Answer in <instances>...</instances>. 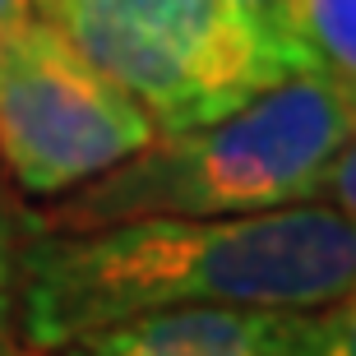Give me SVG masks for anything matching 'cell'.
<instances>
[{"label": "cell", "mask_w": 356, "mask_h": 356, "mask_svg": "<svg viewBox=\"0 0 356 356\" xmlns=\"http://www.w3.org/2000/svg\"><path fill=\"white\" fill-rule=\"evenodd\" d=\"M315 204H329V209L347 213L356 222V106H352V125H347L343 144H338L333 162L324 167V176H319Z\"/></svg>", "instance_id": "8"}, {"label": "cell", "mask_w": 356, "mask_h": 356, "mask_svg": "<svg viewBox=\"0 0 356 356\" xmlns=\"http://www.w3.org/2000/svg\"><path fill=\"white\" fill-rule=\"evenodd\" d=\"M352 106V88L324 70H301L209 125L158 134L38 222L42 232H83L130 218H236L315 204Z\"/></svg>", "instance_id": "2"}, {"label": "cell", "mask_w": 356, "mask_h": 356, "mask_svg": "<svg viewBox=\"0 0 356 356\" xmlns=\"http://www.w3.org/2000/svg\"><path fill=\"white\" fill-rule=\"evenodd\" d=\"M158 139L125 88L33 14L0 33V176L28 199H65Z\"/></svg>", "instance_id": "4"}, {"label": "cell", "mask_w": 356, "mask_h": 356, "mask_svg": "<svg viewBox=\"0 0 356 356\" xmlns=\"http://www.w3.org/2000/svg\"><path fill=\"white\" fill-rule=\"evenodd\" d=\"M42 222L0 185V356H28L19 343V282H24V254Z\"/></svg>", "instance_id": "7"}, {"label": "cell", "mask_w": 356, "mask_h": 356, "mask_svg": "<svg viewBox=\"0 0 356 356\" xmlns=\"http://www.w3.org/2000/svg\"><path fill=\"white\" fill-rule=\"evenodd\" d=\"M305 356H356V287L343 301L315 310V338Z\"/></svg>", "instance_id": "9"}, {"label": "cell", "mask_w": 356, "mask_h": 356, "mask_svg": "<svg viewBox=\"0 0 356 356\" xmlns=\"http://www.w3.org/2000/svg\"><path fill=\"white\" fill-rule=\"evenodd\" d=\"M352 287L356 222L329 204L38 232L19 282V343L28 356H56L153 310H324Z\"/></svg>", "instance_id": "1"}, {"label": "cell", "mask_w": 356, "mask_h": 356, "mask_svg": "<svg viewBox=\"0 0 356 356\" xmlns=\"http://www.w3.org/2000/svg\"><path fill=\"white\" fill-rule=\"evenodd\" d=\"M28 14L130 92L158 134L209 125L315 70L241 0H28Z\"/></svg>", "instance_id": "3"}, {"label": "cell", "mask_w": 356, "mask_h": 356, "mask_svg": "<svg viewBox=\"0 0 356 356\" xmlns=\"http://www.w3.org/2000/svg\"><path fill=\"white\" fill-rule=\"evenodd\" d=\"M28 14V0H0V33L14 24V19H24Z\"/></svg>", "instance_id": "11"}, {"label": "cell", "mask_w": 356, "mask_h": 356, "mask_svg": "<svg viewBox=\"0 0 356 356\" xmlns=\"http://www.w3.org/2000/svg\"><path fill=\"white\" fill-rule=\"evenodd\" d=\"M315 310L185 305L83 333L56 356H305Z\"/></svg>", "instance_id": "5"}, {"label": "cell", "mask_w": 356, "mask_h": 356, "mask_svg": "<svg viewBox=\"0 0 356 356\" xmlns=\"http://www.w3.org/2000/svg\"><path fill=\"white\" fill-rule=\"evenodd\" d=\"M282 33L315 60V70L356 92V0H287Z\"/></svg>", "instance_id": "6"}, {"label": "cell", "mask_w": 356, "mask_h": 356, "mask_svg": "<svg viewBox=\"0 0 356 356\" xmlns=\"http://www.w3.org/2000/svg\"><path fill=\"white\" fill-rule=\"evenodd\" d=\"M241 5H245L254 19H264L268 28H277V33H282V5H287V0H241ZM282 38H287V33H282Z\"/></svg>", "instance_id": "10"}]
</instances>
